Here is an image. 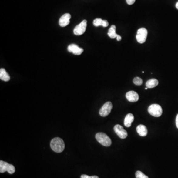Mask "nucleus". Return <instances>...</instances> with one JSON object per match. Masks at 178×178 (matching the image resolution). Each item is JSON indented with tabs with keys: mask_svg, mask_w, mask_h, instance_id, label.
<instances>
[{
	"mask_svg": "<svg viewBox=\"0 0 178 178\" xmlns=\"http://www.w3.org/2000/svg\"><path fill=\"white\" fill-rule=\"evenodd\" d=\"M51 149L55 152L60 153L62 152L65 148V144L63 139L59 138H55L51 141Z\"/></svg>",
	"mask_w": 178,
	"mask_h": 178,
	"instance_id": "f257e3e1",
	"label": "nucleus"
},
{
	"mask_svg": "<svg viewBox=\"0 0 178 178\" xmlns=\"http://www.w3.org/2000/svg\"><path fill=\"white\" fill-rule=\"evenodd\" d=\"M96 139L101 145L105 146H109L111 145V140L109 137L103 133H98L96 135Z\"/></svg>",
	"mask_w": 178,
	"mask_h": 178,
	"instance_id": "f03ea898",
	"label": "nucleus"
},
{
	"mask_svg": "<svg viewBox=\"0 0 178 178\" xmlns=\"http://www.w3.org/2000/svg\"><path fill=\"white\" fill-rule=\"evenodd\" d=\"M15 171V166L11 164L8 162H5L4 161H0V172L1 173H4L7 171L9 174H14Z\"/></svg>",
	"mask_w": 178,
	"mask_h": 178,
	"instance_id": "7ed1b4c3",
	"label": "nucleus"
},
{
	"mask_svg": "<svg viewBox=\"0 0 178 178\" xmlns=\"http://www.w3.org/2000/svg\"><path fill=\"white\" fill-rule=\"evenodd\" d=\"M149 113L153 116H160L162 114V109L160 105L157 104H153L150 105L148 108Z\"/></svg>",
	"mask_w": 178,
	"mask_h": 178,
	"instance_id": "20e7f679",
	"label": "nucleus"
},
{
	"mask_svg": "<svg viewBox=\"0 0 178 178\" xmlns=\"http://www.w3.org/2000/svg\"><path fill=\"white\" fill-rule=\"evenodd\" d=\"M147 36V30L146 28H139L137 31L136 39L137 41L140 44H143L146 41Z\"/></svg>",
	"mask_w": 178,
	"mask_h": 178,
	"instance_id": "39448f33",
	"label": "nucleus"
},
{
	"mask_svg": "<svg viewBox=\"0 0 178 178\" xmlns=\"http://www.w3.org/2000/svg\"><path fill=\"white\" fill-rule=\"evenodd\" d=\"M87 21L83 20L80 24H78L74 29V34L77 36H80L84 33L87 27Z\"/></svg>",
	"mask_w": 178,
	"mask_h": 178,
	"instance_id": "423d86ee",
	"label": "nucleus"
},
{
	"mask_svg": "<svg viewBox=\"0 0 178 178\" xmlns=\"http://www.w3.org/2000/svg\"><path fill=\"white\" fill-rule=\"evenodd\" d=\"M113 107V104L111 102H106L102 106L99 110V115L102 117L107 116V115H109L111 112Z\"/></svg>",
	"mask_w": 178,
	"mask_h": 178,
	"instance_id": "0eeeda50",
	"label": "nucleus"
},
{
	"mask_svg": "<svg viewBox=\"0 0 178 178\" xmlns=\"http://www.w3.org/2000/svg\"><path fill=\"white\" fill-rule=\"evenodd\" d=\"M114 130L115 133L121 139H124L127 138L128 133L126 130L124 129L123 127L120 125L117 124L114 127Z\"/></svg>",
	"mask_w": 178,
	"mask_h": 178,
	"instance_id": "6e6552de",
	"label": "nucleus"
},
{
	"mask_svg": "<svg viewBox=\"0 0 178 178\" xmlns=\"http://www.w3.org/2000/svg\"><path fill=\"white\" fill-rule=\"evenodd\" d=\"M71 18V15L69 14H65L62 15L59 20V25L61 27H65L70 23V19Z\"/></svg>",
	"mask_w": 178,
	"mask_h": 178,
	"instance_id": "1a4fd4ad",
	"label": "nucleus"
},
{
	"mask_svg": "<svg viewBox=\"0 0 178 178\" xmlns=\"http://www.w3.org/2000/svg\"><path fill=\"white\" fill-rule=\"evenodd\" d=\"M126 97L128 101L132 102H137L139 99V96L136 92L131 91L127 92Z\"/></svg>",
	"mask_w": 178,
	"mask_h": 178,
	"instance_id": "9d476101",
	"label": "nucleus"
},
{
	"mask_svg": "<svg viewBox=\"0 0 178 178\" xmlns=\"http://www.w3.org/2000/svg\"><path fill=\"white\" fill-rule=\"evenodd\" d=\"M69 52H72L75 55H80L83 52V49L79 48L77 45L75 44L70 45L67 49Z\"/></svg>",
	"mask_w": 178,
	"mask_h": 178,
	"instance_id": "9b49d317",
	"label": "nucleus"
},
{
	"mask_svg": "<svg viewBox=\"0 0 178 178\" xmlns=\"http://www.w3.org/2000/svg\"><path fill=\"white\" fill-rule=\"evenodd\" d=\"M93 24L96 27L102 26L103 27H106L109 26V22L106 20H102L101 18H96L94 20Z\"/></svg>",
	"mask_w": 178,
	"mask_h": 178,
	"instance_id": "f8f14e48",
	"label": "nucleus"
},
{
	"mask_svg": "<svg viewBox=\"0 0 178 178\" xmlns=\"http://www.w3.org/2000/svg\"><path fill=\"white\" fill-rule=\"evenodd\" d=\"M137 131L139 135L142 137H145L147 135V129L146 126L143 125H139L137 127Z\"/></svg>",
	"mask_w": 178,
	"mask_h": 178,
	"instance_id": "ddd939ff",
	"label": "nucleus"
},
{
	"mask_svg": "<svg viewBox=\"0 0 178 178\" xmlns=\"http://www.w3.org/2000/svg\"><path fill=\"white\" fill-rule=\"evenodd\" d=\"M134 120V115L131 113H129L126 115L124 119V125L126 127H130L131 126L132 123Z\"/></svg>",
	"mask_w": 178,
	"mask_h": 178,
	"instance_id": "4468645a",
	"label": "nucleus"
},
{
	"mask_svg": "<svg viewBox=\"0 0 178 178\" xmlns=\"http://www.w3.org/2000/svg\"><path fill=\"white\" fill-rule=\"evenodd\" d=\"M0 79L5 82H8L11 79L9 74L4 69H0Z\"/></svg>",
	"mask_w": 178,
	"mask_h": 178,
	"instance_id": "2eb2a0df",
	"label": "nucleus"
},
{
	"mask_svg": "<svg viewBox=\"0 0 178 178\" xmlns=\"http://www.w3.org/2000/svg\"><path fill=\"white\" fill-rule=\"evenodd\" d=\"M158 84V81L156 79H150L147 81L146 83V87L148 88H153L156 87Z\"/></svg>",
	"mask_w": 178,
	"mask_h": 178,
	"instance_id": "dca6fc26",
	"label": "nucleus"
},
{
	"mask_svg": "<svg viewBox=\"0 0 178 178\" xmlns=\"http://www.w3.org/2000/svg\"><path fill=\"white\" fill-rule=\"evenodd\" d=\"M107 34H108V36L112 39H114V38L117 37L118 34H117L116 33V26L115 25H113L111 26L110 28L109 29Z\"/></svg>",
	"mask_w": 178,
	"mask_h": 178,
	"instance_id": "f3484780",
	"label": "nucleus"
},
{
	"mask_svg": "<svg viewBox=\"0 0 178 178\" xmlns=\"http://www.w3.org/2000/svg\"><path fill=\"white\" fill-rule=\"evenodd\" d=\"M133 83L137 86H140L143 84V80L141 78L136 77L133 79Z\"/></svg>",
	"mask_w": 178,
	"mask_h": 178,
	"instance_id": "a211bd4d",
	"label": "nucleus"
},
{
	"mask_svg": "<svg viewBox=\"0 0 178 178\" xmlns=\"http://www.w3.org/2000/svg\"><path fill=\"white\" fill-rule=\"evenodd\" d=\"M136 178H149L147 176L145 175L140 171H137L136 172Z\"/></svg>",
	"mask_w": 178,
	"mask_h": 178,
	"instance_id": "6ab92c4d",
	"label": "nucleus"
},
{
	"mask_svg": "<svg viewBox=\"0 0 178 178\" xmlns=\"http://www.w3.org/2000/svg\"><path fill=\"white\" fill-rule=\"evenodd\" d=\"M81 178H99V177L97 176H89L87 175H82L81 176Z\"/></svg>",
	"mask_w": 178,
	"mask_h": 178,
	"instance_id": "aec40b11",
	"label": "nucleus"
},
{
	"mask_svg": "<svg viewBox=\"0 0 178 178\" xmlns=\"http://www.w3.org/2000/svg\"><path fill=\"white\" fill-rule=\"evenodd\" d=\"M135 1L136 0H126L127 3L129 5H132L134 4Z\"/></svg>",
	"mask_w": 178,
	"mask_h": 178,
	"instance_id": "412c9836",
	"label": "nucleus"
},
{
	"mask_svg": "<svg viewBox=\"0 0 178 178\" xmlns=\"http://www.w3.org/2000/svg\"><path fill=\"white\" fill-rule=\"evenodd\" d=\"M117 41H120L121 40V39H122V37L121 36H120V35H117V36L116 37Z\"/></svg>",
	"mask_w": 178,
	"mask_h": 178,
	"instance_id": "4be33fe9",
	"label": "nucleus"
},
{
	"mask_svg": "<svg viewBox=\"0 0 178 178\" xmlns=\"http://www.w3.org/2000/svg\"><path fill=\"white\" fill-rule=\"evenodd\" d=\"M176 126H177V127L178 129V114L177 115L176 119Z\"/></svg>",
	"mask_w": 178,
	"mask_h": 178,
	"instance_id": "5701e85b",
	"label": "nucleus"
},
{
	"mask_svg": "<svg viewBox=\"0 0 178 178\" xmlns=\"http://www.w3.org/2000/svg\"><path fill=\"white\" fill-rule=\"evenodd\" d=\"M176 8L178 9V2H177V4L176 5Z\"/></svg>",
	"mask_w": 178,
	"mask_h": 178,
	"instance_id": "b1692460",
	"label": "nucleus"
},
{
	"mask_svg": "<svg viewBox=\"0 0 178 178\" xmlns=\"http://www.w3.org/2000/svg\"><path fill=\"white\" fill-rule=\"evenodd\" d=\"M147 89H148V88H147V87H146V88H145V89H146V90H147Z\"/></svg>",
	"mask_w": 178,
	"mask_h": 178,
	"instance_id": "393cba45",
	"label": "nucleus"
}]
</instances>
